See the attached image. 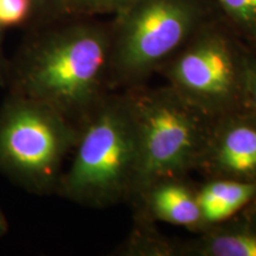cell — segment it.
<instances>
[{
  "label": "cell",
  "mask_w": 256,
  "mask_h": 256,
  "mask_svg": "<svg viewBox=\"0 0 256 256\" xmlns=\"http://www.w3.org/2000/svg\"><path fill=\"white\" fill-rule=\"evenodd\" d=\"M30 28L10 60L6 90L49 104L78 126L110 84V28L74 16Z\"/></svg>",
  "instance_id": "cell-1"
},
{
  "label": "cell",
  "mask_w": 256,
  "mask_h": 256,
  "mask_svg": "<svg viewBox=\"0 0 256 256\" xmlns=\"http://www.w3.org/2000/svg\"><path fill=\"white\" fill-rule=\"evenodd\" d=\"M139 139L130 98L104 95L78 124L72 159L56 194L81 206L107 208L136 194Z\"/></svg>",
  "instance_id": "cell-2"
},
{
  "label": "cell",
  "mask_w": 256,
  "mask_h": 256,
  "mask_svg": "<svg viewBox=\"0 0 256 256\" xmlns=\"http://www.w3.org/2000/svg\"><path fill=\"white\" fill-rule=\"evenodd\" d=\"M78 126L49 104L8 92L0 106V174L26 192H57Z\"/></svg>",
  "instance_id": "cell-3"
},
{
  "label": "cell",
  "mask_w": 256,
  "mask_h": 256,
  "mask_svg": "<svg viewBox=\"0 0 256 256\" xmlns=\"http://www.w3.org/2000/svg\"><path fill=\"white\" fill-rule=\"evenodd\" d=\"M136 118L140 168L136 191L179 178L200 162L215 119L170 86L128 96Z\"/></svg>",
  "instance_id": "cell-4"
},
{
  "label": "cell",
  "mask_w": 256,
  "mask_h": 256,
  "mask_svg": "<svg viewBox=\"0 0 256 256\" xmlns=\"http://www.w3.org/2000/svg\"><path fill=\"white\" fill-rule=\"evenodd\" d=\"M110 28V84H136L200 30V0H130Z\"/></svg>",
  "instance_id": "cell-5"
},
{
  "label": "cell",
  "mask_w": 256,
  "mask_h": 256,
  "mask_svg": "<svg viewBox=\"0 0 256 256\" xmlns=\"http://www.w3.org/2000/svg\"><path fill=\"white\" fill-rule=\"evenodd\" d=\"M243 56L223 32L198 30L168 60V86L212 119L240 110Z\"/></svg>",
  "instance_id": "cell-6"
},
{
  "label": "cell",
  "mask_w": 256,
  "mask_h": 256,
  "mask_svg": "<svg viewBox=\"0 0 256 256\" xmlns=\"http://www.w3.org/2000/svg\"><path fill=\"white\" fill-rule=\"evenodd\" d=\"M212 179L256 183V119L243 110L217 118L200 162Z\"/></svg>",
  "instance_id": "cell-7"
},
{
  "label": "cell",
  "mask_w": 256,
  "mask_h": 256,
  "mask_svg": "<svg viewBox=\"0 0 256 256\" xmlns=\"http://www.w3.org/2000/svg\"><path fill=\"white\" fill-rule=\"evenodd\" d=\"M144 194H148L150 206L156 218L190 228L206 224L197 194L177 178L158 182Z\"/></svg>",
  "instance_id": "cell-8"
},
{
  "label": "cell",
  "mask_w": 256,
  "mask_h": 256,
  "mask_svg": "<svg viewBox=\"0 0 256 256\" xmlns=\"http://www.w3.org/2000/svg\"><path fill=\"white\" fill-rule=\"evenodd\" d=\"M197 194L204 223L228 220L256 197V183L232 179H212Z\"/></svg>",
  "instance_id": "cell-9"
},
{
  "label": "cell",
  "mask_w": 256,
  "mask_h": 256,
  "mask_svg": "<svg viewBox=\"0 0 256 256\" xmlns=\"http://www.w3.org/2000/svg\"><path fill=\"white\" fill-rule=\"evenodd\" d=\"M196 252L204 256H256V228L241 226L210 232L197 243Z\"/></svg>",
  "instance_id": "cell-10"
},
{
  "label": "cell",
  "mask_w": 256,
  "mask_h": 256,
  "mask_svg": "<svg viewBox=\"0 0 256 256\" xmlns=\"http://www.w3.org/2000/svg\"><path fill=\"white\" fill-rule=\"evenodd\" d=\"M34 22L32 0H0V30L30 28Z\"/></svg>",
  "instance_id": "cell-11"
},
{
  "label": "cell",
  "mask_w": 256,
  "mask_h": 256,
  "mask_svg": "<svg viewBox=\"0 0 256 256\" xmlns=\"http://www.w3.org/2000/svg\"><path fill=\"white\" fill-rule=\"evenodd\" d=\"M226 14L256 40V0H217Z\"/></svg>",
  "instance_id": "cell-12"
},
{
  "label": "cell",
  "mask_w": 256,
  "mask_h": 256,
  "mask_svg": "<svg viewBox=\"0 0 256 256\" xmlns=\"http://www.w3.org/2000/svg\"><path fill=\"white\" fill-rule=\"evenodd\" d=\"M130 0H70L69 14L74 17L120 12Z\"/></svg>",
  "instance_id": "cell-13"
},
{
  "label": "cell",
  "mask_w": 256,
  "mask_h": 256,
  "mask_svg": "<svg viewBox=\"0 0 256 256\" xmlns=\"http://www.w3.org/2000/svg\"><path fill=\"white\" fill-rule=\"evenodd\" d=\"M242 110L256 119V57L243 56Z\"/></svg>",
  "instance_id": "cell-14"
},
{
  "label": "cell",
  "mask_w": 256,
  "mask_h": 256,
  "mask_svg": "<svg viewBox=\"0 0 256 256\" xmlns=\"http://www.w3.org/2000/svg\"><path fill=\"white\" fill-rule=\"evenodd\" d=\"M34 4V22L31 26L70 17V0H32Z\"/></svg>",
  "instance_id": "cell-15"
},
{
  "label": "cell",
  "mask_w": 256,
  "mask_h": 256,
  "mask_svg": "<svg viewBox=\"0 0 256 256\" xmlns=\"http://www.w3.org/2000/svg\"><path fill=\"white\" fill-rule=\"evenodd\" d=\"M2 40H4V31L0 30V88L6 89L8 81L10 60L5 56L4 46H2Z\"/></svg>",
  "instance_id": "cell-16"
},
{
  "label": "cell",
  "mask_w": 256,
  "mask_h": 256,
  "mask_svg": "<svg viewBox=\"0 0 256 256\" xmlns=\"http://www.w3.org/2000/svg\"><path fill=\"white\" fill-rule=\"evenodd\" d=\"M8 228H10V224H8V220L6 217L5 212L2 211V208H0V240H2L6 234L8 232Z\"/></svg>",
  "instance_id": "cell-17"
}]
</instances>
